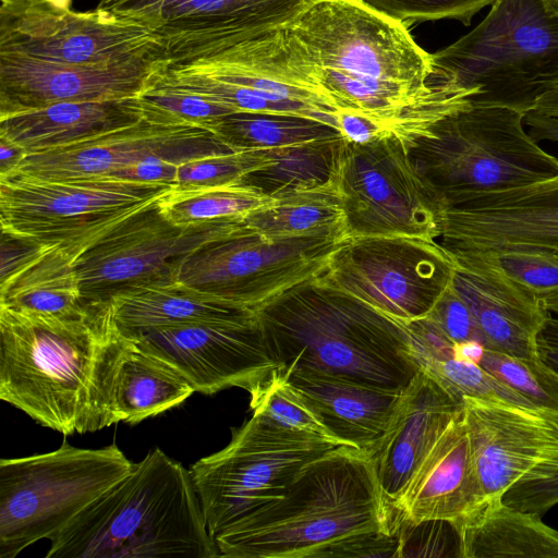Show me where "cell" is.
<instances>
[{
  "instance_id": "6da1fadb",
  "label": "cell",
  "mask_w": 558,
  "mask_h": 558,
  "mask_svg": "<svg viewBox=\"0 0 558 558\" xmlns=\"http://www.w3.org/2000/svg\"><path fill=\"white\" fill-rule=\"evenodd\" d=\"M278 36L295 70L337 111L366 118L410 150L478 94L433 80V53L363 0H314Z\"/></svg>"
},
{
  "instance_id": "7a4b0ae2",
  "label": "cell",
  "mask_w": 558,
  "mask_h": 558,
  "mask_svg": "<svg viewBox=\"0 0 558 558\" xmlns=\"http://www.w3.org/2000/svg\"><path fill=\"white\" fill-rule=\"evenodd\" d=\"M130 343L107 304L70 319L0 308V399L64 436L108 427Z\"/></svg>"
},
{
  "instance_id": "3957f363",
  "label": "cell",
  "mask_w": 558,
  "mask_h": 558,
  "mask_svg": "<svg viewBox=\"0 0 558 558\" xmlns=\"http://www.w3.org/2000/svg\"><path fill=\"white\" fill-rule=\"evenodd\" d=\"M371 453L337 446L303 466L277 501L215 536L221 557L319 558L353 536L393 531Z\"/></svg>"
},
{
  "instance_id": "277c9868",
  "label": "cell",
  "mask_w": 558,
  "mask_h": 558,
  "mask_svg": "<svg viewBox=\"0 0 558 558\" xmlns=\"http://www.w3.org/2000/svg\"><path fill=\"white\" fill-rule=\"evenodd\" d=\"M258 316L280 372L402 392L421 371L404 324L312 280Z\"/></svg>"
},
{
  "instance_id": "5b68a950",
  "label": "cell",
  "mask_w": 558,
  "mask_h": 558,
  "mask_svg": "<svg viewBox=\"0 0 558 558\" xmlns=\"http://www.w3.org/2000/svg\"><path fill=\"white\" fill-rule=\"evenodd\" d=\"M49 541L46 558L221 557L190 470L160 448Z\"/></svg>"
},
{
  "instance_id": "8992f818",
  "label": "cell",
  "mask_w": 558,
  "mask_h": 558,
  "mask_svg": "<svg viewBox=\"0 0 558 558\" xmlns=\"http://www.w3.org/2000/svg\"><path fill=\"white\" fill-rule=\"evenodd\" d=\"M433 59L435 81L478 90L472 104L527 113L558 84V16L542 0H494L475 28Z\"/></svg>"
},
{
  "instance_id": "52a82bcc",
  "label": "cell",
  "mask_w": 558,
  "mask_h": 558,
  "mask_svg": "<svg viewBox=\"0 0 558 558\" xmlns=\"http://www.w3.org/2000/svg\"><path fill=\"white\" fill-rule=\"evenodd\" d=\"M526 113L472 104L441 121L411 154L440 201L515 187L558 174V157L529 133Z\"/></svg>"
},
{
  "instance_id": "ba28073f",
  "label": "cell",
  "mask_w": 558,
  "mask_h": 558,
  "mask_svg": "<svg viewBox=\"0 0 558 558\" xmlns=\"http://www.w3.org/2000/svg\"><path fill=\"white\" fill-rule=\"evenodd\" d=\"M135 466L116 445L0 460V558L50 539Z\"/></svg>"
},
{
  "instance_id": "9c48e42d",
  "label": "cell",
  "mask_w": 558,
  "mask_h": 558,
  "mask_svg": "<svg viewBox=\"0 0 558 558\" xmlns=\"http://www.w3.org/2000/svg\"><path fill=\"white\" fill-rule=\"evenodd\" d=\"M172 187L110 177H0L1 230L58 246L74 263L104 233Z\"/></svg>"
},
{
  "instance_id": "30bf717a",
  "label": "cell",
  "mask_w": 558,
  "mask_h": 558,
  "mask_svg": "<svg viewBox=\"0 0 558 558\" xmlns=\"http://www.w3.org/2000/svg\"><path fill=\"white\" fill-rule=\"evenodd\" d=\"M337 446L253 414L223 449L190 468L211 536L282 498L303 466Z\"/></svg>"
},
{
  "instance_id": "8fae6325",
  "label": "cell",
  "mask_w": 558,
  "mask_h": 558,
  "mask_svg": "<svg viewBox=\"0 0 558 558\" xmlns=\"http://www.w3.org/2000/svg\"><path fill=\"white\" fill-rule=\"evenodd\" d=\"M328 178L344 208L350 238L438 240L440 197L411 150L392 137L337 146Z\"/></svg>"
},
{
  "instance_id": "7c38bea8",
  "label": "cell",
  "mask_w": 558,
  "mask_h": 558,
  "mask_svg": "<svg viewBox=\"0 0 558 558\" xmlns=\"http://www.w3.org/2000/svg\"><path fill=\"white\" fill-rule=\"evenodd\" d=\"M347 241H269L242 217L229 232L187 254L178 265L175 279L196 291L258 313L318 276Z\"/></svg>"
},
{
  "instance_id": "4fadbf2b",
  "label": "cell",
  "mask_w": 558,
  "mask_h": 558,
  "mask_svg": "<svg viewBox=\"0 0 558 558\" xmlns=\"http://www.w3.org/2000/svg\"><path fill=\"white\" fill-rule=\"evenodd\" d=\"M453 271L438 240L360 236L341 245L312 281L405 325L430 313Z\"/></svg>"
},
{
  "instance_id": "5bb4252c",
  "label": "cell",
  "mask_w": 558,
  "mask_h": 558,
  "mask_svg": "<svg viewBox=\"0 0 558 558\" xmlns=\"http://www.w3.org/2000/svg\"><path fill=\"white\" fill-rule=\"evenodd\" d=\"M242 217L177 226L162 215L158 202L135 213L74 262L84 303L102 306L128 289L177 281L178 265L187 254L229 232Z\"/></svg>"
},
{
  "instance_id": "9a60e30c",
  "label": "cell",
  "mask_w": 558,
  "mask_h": 558,
  "mask_svg": "<svg viewBox=\"0 0 558 558\" xmlns=\"http://www.w3.org/2000/svg\"><path fill=\"white\" fill-rule=\"evenodd\" d=\"M0 51L76 65L163 59L159 39L137 23L96 8L77 12L45 0H0Z\"/></svg>"
},
{
  "instance_id": "2e32d148",
  "label": "cell",
  "mask_w": 558,
  "mask_h": 558,
  "mask_svg": "<svg viewBox=\"0 0 558 558\" xmlns=\"http://www.w3.org/2000/svg\"><path fill=\"white\" fill-rule=\"evenodd\" d=\"M462 410L480 507L558 474V411L474 397Z\"/></svg>"
},
{
  "instance_id": "e0dca14e",
  "label": "cell",
  "mask_w": 558,
  "mask_h": 558,
  "mask_svg": "<svg viewBox=\"0 0 558 558\" xmlns=\"http://www.w3.org/2000/svg\"><path fill=\"white\" fill-rule=\"evenodd\" d=\"M314 0H100L97 8L149 29L169 65L278 28Z\"/></svg>"
},
{
  "instance_id": "ac0fdd59",
  "label": "cell",
  "mask_w": 558,
  "mask_h": 558,
  "mask_svg": "<svg viewBox=\"0 0 558 558\" xmlns=\"http://www.w3.org/2000/svg\"><path fill=\"white\" fill-rule=\"evenodd\" d=\"M126 338L204 395L232 387L251 392L278 369L258 313L144 330Z\"/></svg>"
},
{
  "instance_id": "d6986e66",
  "label": "cell",
  "mask_w": 558,
  "mask_h": 558,
  "mask_svg": "<svg viewBox=\"0 0 558 558\" xmlns=\"http://www.w3.org/2000/svg\"><path fill=\"white\" fill-rule=\"evenodd\" d=\"M438 241L450 252L558 250V174L533 183L461 194L437 210Z\"/></svg>"
},
{
  "instance_id": "ffe728a7",
  "label": "cell",
  "mask_w": 558,
  "mask_h": 558,
  "mask_svg": "<svg viewBox=\"0 0 558 558\" xmlns=\"http://www.w3.org/2000/svg\"><path fill=\"white\" fill-rule=\"evenodd\" d=\"M211 131L195 124L165 125L145 120L71 145L25 155L4 175L39 180L109 177L148 157L181 165L232 151Z\"/></svg>"
},
{
  "instance_id": "44dd1931",
  "label": "cell",
  "mask_w": 558,
  "mask_h": 558,
  "mask_svg": "<svg viewBox=\"0 0 558 558\" xmlns=\"http://www.w3.org/2000/svg\"><path fill=\"white\" fill-rule=\"evenodd\" d=\"M168 65L163 59L76 65L0 51V118L57 102L141 96L160 81Z\"/></svg>"
},
{
  "instance_id": "7402d4cb",
  "label": "cell",
  "mask_w": 558,
  "mask_h": 558,
  "mask_svg": "<svg viewBox=\"0 0 558 558\" xmlns=\"http://www.w3.org/2000/svg\"><path fill=\"white\" fill-rule=\"evenodd\" d=\"M448 253L454 264L451 286L473 314L485 348L519 359L558 387V374L543 360L538 347L549 314L544 300L477 255Z\"/></svg>"
},
{
  "instance_id": "603a6c76",
  "label": "cell",
  "mask_w": 558,
  "mask_h": 558,
  "mask_svg": "<svg viewBox=\"0 0 558 558\" xmlns=\"http://www.w3.org/2000/svg\"><path fill=\"white\" fill-rule=\"evenodd\" d=\"M461 411L462 400L423 369L402 391L371 454L381 492L392 510L423 459Z\"/></svg>"
},
{
  "instance_id": "cb8c5ba5",
  "label": "cell",
  "mask_w": 558,
  "mask_h": 558,
  "mask_svg": "<svg viewBox=\"0 0 558 558\" xmlns=\"http://www.w3.org/2000/svg\"><path fill=\"white\" fill-rule=\"evenodd\" d=\"M478 507L462 410L423 459L395 511L408 522L446 520L457 524Z\"/></svg>"
},
{
  "instance_id": "d4e9b609",
  "label": "cell",
  "mask_w": 558,
  "mask_h": 558,
  "mask_svg": "<svg viewBox=\"0 0 558 558\" xmlns=\"http://www.w3.org/2000/svg\"><path fill=\"white\" fill-rule=\"evenodd\" d=\"M280 373L339 445L371 454L402 393L328 375Z\"/></svg>"
},
{
  "instance_id": "484cf974",
  "label": "cell",
  "mask_w": 558,
  "mask_h": 558,
  "mask_svg": "<svg viewBox=\"0 0 558 558\" xmlns=\"http://www.w3.org/2000/svg\"><path fill=\"white\" fill-rule=\"evenodd\" d=\"M141 96L102 101H65L0 118V138L26 155L71 145L143 119Z\"/></svg>"
},
{
  "instance_id": "4316f807",
  "label": "cell",
  "mask_w": 558,
  "mask_h": 558,
  "mask_svg": "<svg viewBox=\"0 0 558 558\" xmlns=\"http://www.w3.org/2000/svg\"><path fill=\"white\" fill-rule=\"evenodd\" d=\"M107 305L116 326L124 337L161 327L234 319L257 313L178 281L155 282L128 289L114 295Z\"/></svg>"
},
{
  "instance_id": "83f0119b",
  "label": "cell",
  "mask_w": 558,
  "mask_h": 558,
  "mask_svg": "<svg viewBox=\"0 0 558 558\" xmlns=\"http://www.w3.org/2000/svg\"><path fill=\"white\" fill-rule=\"evenodd\" d=\"M456 526L460 558H558V530L502 499L484 502Z\"/></svg>"
},
{
  "instance_id": "f1b7e54d",
  "label": "cell",
  "mask_w": 558,
  "mask_h": 558,
  "mask_svg": "<svg viewBox=\"0 0 558 558\" xmlns=\"http://www.w3.org/2000/svg\"><path fill=\"white\" fill-rule=\"evenodd\" d=\"M272 199L243 216L263 238L349 240L347 215L329 178L270 193Z\"/></svg>"
},
{
  "instance_id": "f546056e",
  "label": "cell",
  "mask_w": 558,
  "mask_h": 558,
  "mask_svg": "<svg viewBox=\"0 0 558 558\" xmlns=\"http://www.w3.org/2000/svg\"><path fill=\"white\" fill-rule=\"evenodd\" d=\"M0 308L47 317L78 318L87 315L72 258L58 246L47 248L0 282Z\"/></svg>"
},
{
  "instance_id": "4dcf8cb0",
  "label": "cell",
  "mask_w": 558,
  "mask_h": 558,
  "mask_svg": "<svg viewBox=\"0 0 558 558\" xmlns=\"http://www.w3.org/2000/svg\"><path fill=\"white\" fill-rule=\"evenodd\" d=\"M194 392L181 375L131 340L116 378L114 421L137 424L181 404Z\"/></svg>"
},
{
  "instance_id": "1f68e13d",
  "label": "cell",
  "mask_w": 558,
  "mask_h": 558,
  "mask_svg": "<svg viewBox=\"0 0 558 558\" xmlns=\"http://www.w3.org/2000/svg\"><path fill=\"white\" fill-rule=\"evenodd\" d=\"M205 128L234 150L302 148L344 138L329 124L288 114L231 112Z\"/></svg>"
},
{
  "instance_id": "d6a6232c",
  "label": "cell",
  "mask_w": 558,
  "mask_h": 558,
  "mask_svg": "<svg viewBox=\"0 0 558 558\" xmlns=\"http://www.w3.org/2000/svg\"><path fill=\"white\" fill-rule=\"evenodd\" d=\"M271 199V195L244 184L196 190L172 187L158 201V206L170 222L191 226L223 217L244 216Z\"/></svg>"
},
{
  "instance_id": "836d02e7",
  "label": "cell",
  "mask_w": 558,
  "mask_h": 558,
  "mask_svg": "<svg viewBox=\"0 0 558 558\" xmlns=\"http://www.w3.org/2000/svg\"><path fill=\"white\" fill-rule=\"evenodd\" d=\"M276 149H240L197 158L178 166L174 190H196L240 184L255 172L277 163Z\"/></svg>"
},
{
  "instance_id": "e575fe53",
  "label": "cell",
  "mask_w": 558,
  "mask_h": 558,
  "mask_svg": "<svg viewBox=\"0 0 558 558\" xmlns=\"http://www.w3.org/2000/svg\"><path fill=\"white\" fill-rule=\"evenodd\" d=\"M250 395L253 414L266 422L289 430L319 435L339 445L278 369Z\"/></svg>"
},
{
  "instance_id": "d590c367",
  "label": "cell",
  "mask_w": 558,
  "mask_h": 558,
  "mask_svg": "<svg viewBox=\"0 0 558 558\" xmlns=\"http://www.w3.org/2000/svg\"><path fill=\"white\" fill-rule=\"evenodd\" d=\"M420 366L421 369L426 372L442 388L458 399L462 400L463 397L502 399L535 407L481 365L456 359L453 354L424 361Z\"/></svg>"
},
{
  "instance_id": "8d00e7d4",
  "label": "cell",
  "mask_w": 558,
  "mask_h": 558,
  "mask_svg": "<svg viewBox=\"0 0 558 558\" xmlns=\"http://www.w3.org/2000/svg\"><path fill=\"white\" fill-rule=\"evenodd\" d=\"M141 97L143 118L157 124H195L205 128L214 119L233 112L198 95L159 82Z\"/></svg>"
},
{
  "instance_id": "74e56055",
  "label": "cell",
  "mask_w": 558,
  "mask_h": 558,
  "mask_svg": "<svg viewBox=\"0 0 558 558\" xmlns=\"http://www.w3.org/2000/svg\"><path fill=\"white\" fill-rule=\"evenodd\" d=\"M453 252H466L482 257L532 289L541 298L558 290V255L553 251L509 247Z\"/></svg>"
},
{
  "instance_id": "f35d334b",
  "label": "cell",
  "mask_w": 558,
  "mask_h": 558,
  "mask_svg": "<svg viewBox=\"0 0 558 558\" xmlns=\"http://www.w3.org/2000/svg\"><path fill=\"white\" fill-rule=\"evenodd\" d=\"M478 365L535 407L558 411V387L543 380L526 363L509 354L485 349Z\"/></svg>"
},
{
  "instance_id": "ab89813d",
  "label": "cell",
  "mask_w": 558,
  "mask_h": 558,
  "mask_svg": "<svg viewBox=\"0 0 558 558\" xmlns=\"http://www.w3.org/2000/svg\"><path fill=\"white\" fill-rule=\"evenodd\" d=\"M375 9L402 22L412 24L456 20L470 25L472 17L494 0H363Z\"/></svg>"
},
{
  "instance_id": "60d3db41",
  "label": "cell",
  "mask_w": 558,
  "mask_h": 558,
  "mask_svg": "<svg viewBox=\"0 0 558 558\" xmlns=\"http://www.w3.org/2000/svg\"><path fill=\"white\" fill-rule=\"evenodd\" d=\"M401 557L447 556L446 549H454L460 558V537L453 522L425 520L408 522L399 519Z\"/></svg>"
},
{
  "instance_id": "b9f144b4",
  "label": "cell",
  "mask_w": 558,
  "mask_h": 558,
  "mask_svg": "<svg viewBox=\"0 0 558 558\" xmlns=\"http://www.w3.org/2000/svg\"><path fill=\"white\" fill-rule=\"evenodd\" d=\"M427 317L452 343L473 340L485 345L473 314L451 283Z\"/></svg>"
},
{
  "instance_id": "7bdbcfd3",
  "label": "cell",
  "mask_w": 558,
  "mask_h": 558,
  "mask_svg": "<svg viewBox=\"0 0 558 558\" xmlns=\"http://www.w3.org/2000/svg\"><path fill=\"white\" fill-rule=\"evenodd\" d=\"M399 525L393 531L360 534L325 549L319 558L392 557L399 558Z\"/></svg>"
},
{
  "instance_id": "ee69618b",
  "label": "cell",
  "mask_w": 558,
  "mask_h": 558,
  "mask_svg": "<svg viewBox=\"0 0 558 558\" xmlns=\"http://www.w3.org/2000/svg\"><path fill=\"white\" fill-rule=\"evenodd\" d=\"M502 500L511 507L542 515L558 505V474L546 481L517 485Z\"/></svg>"
},
{
  "instance_id": "f6af8a7d",
  "label": "cell",
  "mask_w": 558,
  "mask_h": 558,
  "mask_svg": "<svg viewBox=\"0 0 558 558\" xmlns=\"http://www.w3.org/2000/svg\"><path fill=\"white\" fill-rule=\"evenodd\" d=\"M47 248L34 240L1 230L0 282L7 280Z\"/></svg>"
},
{
  "instance_id": "bcb514c9",
  "label": "cell",
  "mask_w": 558,
  "mask_h": 558,
  "mask_svg": "<svg viewBox=\"0 0 558 558\" xmlns=\"http://www.w3.org/2000/svg\"><path fill=\"white\" fill-rule=\"evenodd\" d=\"M178 163L160 157H148L113 172L110 178L174 186Z\"/></svg>"
},
{
  "instance_id": "7dc6e473",
  "label": "cell",
  "mask_w": 558,
  "mask_h": 558,
  "mask_svg": "<svg viewBox=\"0 0 558 558\" xmlns=\"http://www.w3.org/2000/svg\"><path fill=\"white\" fill-rule=\"evenodd\" d=\"M337 124L341 135L354 144H366L386 137L372 121L357 114L339 112Z\"/></svg>"
},
{
  "instance_id": "c3c4849f",
  "label": "cell",
  "mask_w": 558,
  "mask_h": 558,
  "mask_svg": "<svg viewBox=\"0 0 558 558\" xmlns=\"http://www.w3.org/2000/svg\"><path fill=\"white\" fill-rule=\"evenodd\" d=\"M530 135L537 142H558V118L530 111L524 117Z\"/></svg>"
},
{
  "instance_id": "681fc988",
  "label": "cell",
  "mask_w": 558,
  "mask_h": 558,
  "mask_svg": "<svg viewBox=\"0 0 558 558\" xmlns=\"http://www.w3.org/2000/svg\"><path fill=\"white\" fill-rule=\"evenodd\" d=\"M25 155L21 147L0 138V175L13 170Z\"/></svg>"
},
{
  "instance_id": "f907efd6",
  "label": "cell",
  "mask_w": 558,
  "mask_h": 558,
  "mask_svg": "<svg viewBox=\"0 0 558 558\" xmlns=\"http://www.w3.org/2000/svg\"><path fill=\"white\" fill-rule=\"evenodd\" d=\"M485 349V345L480 341H463L453 343L452 354L456 359L480 364Z\"/></svg>"
},
{
  "instance_id": "816d5d0a",
  "label": "cell",
  "mask_w": 558,
  "mask_h": 558,
  "mask_svg": "<svg viewBox=\"0 0 558 558\" xmlns=\"http://www.w3.org/2000/svg\"><path fill=\"white\" fill-rule=\"evenodd\" d=\"M532 111L543 116L558 118V84L536 101Z\"/></svg>"
},
{
  "instance_id": "f5cc1de1",
  "label": "cell",
  "mask_w": 558,
  "mask_h": 558,
  "mask_svg": "<svg viewBox=\"0 0 558 558\" xmlns=\"http://www.w3.org/2000/svg\"><path fill=\"white\" fill-rule=\"evenodd\" d=\"M558 255V250L553 251ZM547 311L558 318V290L543 296Z\"/></svg>"
},
{
  "instance_id": "db71d44e",
  "label": "cell",
  "mask_w": 558,
  "mask_h": 558,
  "mask_svg": "<svg viewBox=\"0 0 558 558\" xmlns=\"http://www.w3.org/2000/svg\"><path fill=\"white\" fill-rule=\"evenodd\" d=\"M48 3L52 4L56 8L63 9V10H70L72 0H45Z\"/></svg>"
},
{
  "instance_id": "11a10c76",
  "label": "cell",
  "mask_w": 558,
  "mask_h": 558,
  "mask_svg": "<svg viewBox=\"0 0 558 558\" xmlns=\"http://www.w3.org/2000/svg\"><path fill=\"white\" fill-rule=\"evenodd\" d=\"M546 9L558 16V0H542Z\"/></svg>"
}]
</instances>
